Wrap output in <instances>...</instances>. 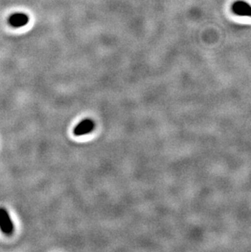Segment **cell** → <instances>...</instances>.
Here are the masks:
<instances>
[{
	"mask_svg": "<svg viewBox=\"0 0 251 252\" xmlns=\"http://www.w3.org/2000/svg\"><path fill=\"white\" fill-rule=\"evenodd\" d=\"M232 12L240 17H247L251 18V5L244 0H237L232 5Z\"/></svg>",
	"mask_w": 251,
	"mask_h": 252,
	"instance_id": "obj_2",
	"label": "cell"
},
{
	"mask_svg": "<svg viewBox=\"0 0 251 252\" xmlns=\"http://www.w3.org/2000/svg\"><path fill=\"white\" fill-rule=\"evenodd\" d=\"M30 22V17L28 15L23 12L13 13L8 17L7 22L13 28H21L28 24Z\"/></svg>",
	"mask_w": 251,
	"mask_h": 252,
	"instance_id": "obj_4",
	"label": "cell"
},
{
	"mask_svg": "<svg viewBox=\"0 0 251 252\" xmlns=\"http://www.w3.org/2000/svg\"><path fill=\"white\" fill-rule=\"evenodd\" d=\"M0 230L5 235H12L14 232V224L9 213L5 208H0Z\"/></svg>",
	"mask_w": 251,
	"mask_h": 252,
	"instance_id": "obj_1",
	"label": "cell"
},
{
	"mask_svg": "<svg viewBox=\"0 0 251 252\" xmlns=\"http://www.w3.org/2000/svg\"><path fill=\"white\" fill-rule=\"evenodd\" d=\"M95 128V123L90 119H83L75 126L74 133L75 136H84L90 133Z\"/></svg>",
	"mask_w": 251,
	"mask_h": 252,
	"instance_id": "obj_3",
	"label": "cell"
}]
</instances>
